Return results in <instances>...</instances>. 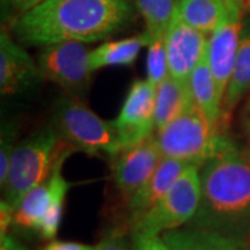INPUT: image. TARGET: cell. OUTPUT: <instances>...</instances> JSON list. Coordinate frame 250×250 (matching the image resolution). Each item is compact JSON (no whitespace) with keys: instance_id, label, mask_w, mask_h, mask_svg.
I'll list each match as a JSON object with an SVG mask.
<instances>
[{"instance_id":"1","label":"cell","mask_w":250,"mask_h":250,"mask_svg":"<svg viewBox=\"0 0 250 250\" xmlns=\"http://www.w3.org/2000/svg\"><path fill=\"white\" fill-rule=\"evenodd\" d=\"M200 203L188 227L250 238V150L221 136L200 167Z\"/></svg>"},{"instance_id":"2","label":"cell","mask_w":250,"mask_h":250,"mask_svg":"<svg viewBox=\"0 0 250 250\" xmlns=\"http://www.w3.org/2000/svg\"><path fill=\"white\" fill-rule=\"evenodd\" d=\"M134 6V0H45L17 18L14 34L34 46L99 42L132 20Z\"/></svg>"},{"instance_id":"3","label":"cell","mask_w":250,"mask_h":250,"mask_svg":"<svg viewBox=\"0 0 250 250\" xmlns=\"http://www.w3.org/2000/svg\"><path fill=\"white\" fill-rule=\"evenodd\" d=\"M59 132L46 125L16 145L9 174L3 185L4 200L17 210L29 190L42 184L53 168L59 154Z\"/></svg>"},{"instance_id":"4","label":"cell","mask_w":250,"mask_h":250,"mask_svg":"<svg viewBox=\"0 0 250 250\" xmlns=\"http://www.w3.org/2000/svg\"><path fill=\"white\" fill-rule=\"evenodd\" d=\"M53 123L59 136L75 150L90 156L108 154L111 157L121 152L114 121H104L78 99H59L54 104Z\"/></svg>"},{"instance_id":"5","label":"cell","mask_w":250,"mask_h":250,"mask_svg":"<svg viewBox=\"0 0 250 250\" xmlns=\"http://www.w3.org/2000/svg\"><path fill=\"white\" fill-rule=\"evenodd\" d=\"M223 135L192 103L171 123L156 131L154 139L164 159L202 167L215 152Z\"/></svg>"},{"instance_id":"6","label":"cell","mask_w":250,"mask_h":250,"mask_svg":"<svg viewBox=\"0 0 250 250\" xmlns=\"http://www.w3.org/2000/svg\"><path fill=\"white\" fill-rule=\"evenodd\" d=\"M200 192V167L188 166L167 193L131 224V231L160 235L189 224L196 214Z\"/></svg>"},{"instance_id":"7","label":"cell","mask_w":250,"mask_h":250,"mask_svg":"<svg viewBox=\"0 0 250 250\" xmlns=\"http://www.w3.org/2000/svg\"><path fill=\"white\" fill-rule=\"evenodd\" d=\"M89 54L81 42L47 45L39 54L38 67L45 80L57 83L68 95H75L89 85L92 75Z\"/></svg>"},{"instance_id":"8","label":"cell","mask_w":250,"mask_h":250,"mask_svg":"<svg viewBox=\"0 0 250 250\" xmlns=\"http://www.w3.org/2000/svg\"><path fill=\"white\" fill-rule=\"evenodd\" d=\"M154 110L156 86L147 80L134 81L114 121L121 150L152 138L156 131Z\"/></svg>"},{"instance_id":"9","label":"cell","mask_w":250,"mask_h":250,"mask_svg":"<svg viewBox=\"0 0 250 250\" xmlns=\"http://www.w3.org/2000/svg\"><path fill=\"white\" fill-rule=\"evenodd\" d=\"M242 11L243 7L228 1L227 14L221 24L210 34L207 43V60L223 100L236 62L243 24Z\"/></svg>"},{"instance_id":"10","label":"cell","mask_w":250,"mask_h":250,"mask_svg":"<svg viewBox=\"0 0 250 250\" xmlns=\"http://www.w3.org/2000/svg\"><path fill=\"white\" fill-rule=\"evenodd\" d=\"M163 160L154 136L123 149L114 156L111 164V177L117 190L128 203L134 193L150 178Z\"/></svg>"},{"instance_id":"11","label":"cell","mask_w":250,"mask_h":250,"mask_svg":"<svg viewBox=\"0 0 250 250\" xmlns=\"http://www.w3.org/2000/svg\"><path fill=\"white\" fill-rule=\"evenodd\" d=\"M208 38L188 25L177 11L166 32V49L171 77L188 83L190 74L207 52Z\"/></svg>"},{"instance_id":"12","label":"cell","mask_w":250,"mask_h":250,"mask_svg":"<svg viewBox=\"0 0 250 250\" xmlns=\"http://www.w3.org/2000/svg\"><path fill=\"white\" fill-rule=\"evenodd\" d=\"M42 74L31 56L17 45L7 32L0 35V90L3 95H16L36 86Z\"/></svg>"},{"instance_id":"13","label":"cell","mask_w":250,"mask_h":250,"mask_svg":"<svg viewBox=\"0 0 250 250\" xmlns=\"http://www.w3.org/2000/svg\"><path fill=\"white\" fill-rule=\"evenodd\" d=\"M75 149L64 145L62 150L59 152L56 161L53 164V168L50 171L49 177L35 187L32 190H29L27 196L22 199V202L17 207L14 213V223L13 225L18 229L24 231H35L38 232L39 225L42 223L49 206L52 203V199L54 196V192L57 189V185L62 178V164L68 159V156Z\"/></svg>"},{"instance_id":"14","label":"cell","mask_w":250,"mask_h":250,"mask_svg":"<svg viewBox=\"0 0 250 250\" xmlns=\"http://www.w3.org/2000/svg\"><path fill=\"white\" fill-rule=\"evenodd\" d=\"M189 164L174 159H164L160 161L150 178L139 188L126 203V210L129 214V224L138 220L141 215L149 211L161 197L167 193L172 187L179 174L187 168Z\"/></svg>"},{"instance_id":"15","label":"cell","mask_w":250,"mask_h":250,"mask_svg":"<svg viewBox=\"0 0 250 250\" xmlns=\"http://www.w3.org/2000/svg\"><path fill=\"white\" fill-rule=\"evenodd\" d=\"M250 89V16L243 17L236 62L223 100L221 123L227 126L235 107Z\"/></svg>"},{"instance_id":"16","label":"cell","mask_w":250,"mask_h":250,"mask_svg":"<svg viewBox=\"0 0 250 250\" xmlns=\"http://www.w3.org/2000/svg\"><path fill=\"white\" fill-rule=\"evenodd\" d=\"M192 103L203 111L211 124L218 126L223 113V98L217 88L213 72L207 60V52L188 80Z\"/></svg>"},{"instance_id":"17","label":"cell","mask_w":250,"mask_h":250,"mask_svg":"<svg viewBox=\"0 0 250 250\" xmlns=\"http://www.w3.org/2000/svg\"><path fill=\"white\" fill-rule=\"evenodd\" d=\"M172 250H250L249 242L233 236L188 227L163 233Z\"/></svg>"},{"instance_id":"18","label":"cell","mask_w":250,"mask_h":250,"mask_svg":"<svg viewBox=\"0 0 250 250\" xmlns=\"http://www.w3.org/2000/svg\"><path fill=\"white\" fill-rule=\"evenodd\" d=\"M149 38L146 32L121 41H110L98 46L89 54L92 72L118 65H132L139 52L147 46Z\"/></svg>"},{"instance_id":"19","label":"cell","mask_w":250,"mask_h":250,"mask_svg":"<svg viewBox=\"0 0 250 250\" xmlns=\"http://www.w3.org/2000/svg\"><path fill=\"white\" fill-rule=\"evenodd\" d=\"M192 104L188 83L168 75L160 85L156 86V110L154 123L156 131L171 123Z\"/></svg>"},{"instance_id":"20","label":"cell","mask_w":250,"mask_h":250,"mask_svg":"<svg viewBox=\"0 0 250 250\" xmlns=\"http://www.w3.org/2000/svg\"><path fill=\"white\" fill-rule=\"evenodd\" d=\"M227 10V0H178L175 11L188 25L208 35L221 24Z\"/></svg>"},{"instance_id":"21","label":"cell","mask_w":250,"mask_h":250,"mask_svg":"<svg viewBox=\"0 0 250 250\" xmlns=\"http://www.w3.org/2000/svg\"><path fill=\"white\" fill-rule=\"evenodd\" d=\"M135 6L146 24V35H166L177 9V0H135Z\"/></svg>"},{"instance_id":"22","label":"cell","mask_w":250,"mask_h":250,"mask_svg":"<svg viewBox=\"0 0 250 250\" xmlns=\"http://www.w3.org/2000/svg\"><path fill=\"white\" fill-rule=\"evenodd\" d=\"M71 188V184L64 178L60 179L57 189L54 192V196L52 199V203L49 206L47 211H46L45 217L42 220V223L39 225L38 233L41 235L42 239L46 241H53L54 236L59 232L60 224H62V213H64V202H65V196L68 193Z\"/></svg>"},{"instance_id":"23","label":"cell","mask_w":250,"mask_h":250,"mask_svg":"<svg viewBox=\"0 0 250 250\" xmlns=\"http://www.w3.org/2000/svg\"><path fill=\"white\" fill-rule=\"evenodd\" d=\"M146 47H147V57H146L147 77H146V80L153 83L154 86H157L170 75L167 49H166V35L149 38Z\"/></svg>"},{"instance_id":"24","label":"cell","mask_w":250,"mask_h":250,"mask_svg":"<svg viewBox=\"0 0 250 250\" xmlns=\"http://www.w3.org/2000/svg\"><path fill=\"white\" fill-rule=\"evenodd\" d=\"M14 141H16V131L14 126L10 124L3 125L1 128V141H0V185L3 187L7 174H9L11 156L14 152Z\"/></svg>"},{"instance_id":"25","label":"cell","mask_w":250,"mask_h":250,"mask_svg":"<svg viewBox=\"0 0 250 250\" xmlns=\"http://www.w3.org/2000/svg\"><path fill=\"white\" fill-rule=\"evenodd\" d=\"M132 248L131 250H172L164 238L156 233L131 231Z\"/></svg>"},{"instance_id":"26","label":"cell","mask_w":250,"mask_h":250,"mask_svg":"<svg viewBox=\"0 0 250 250\" xmlns=\"http://www.w3.org/2000/svg\"><path fill=\"white\" fill-rule=\"evenodd\" d=\"M98 250H129V243L124 229L118 227L108 229L99 242Z\"/></svg>"},{"instance_id":"27","label":"cell","mask_w":250,"mask_h":250,"mask_svg":"<svg viewBox=\"0 0 250 250\" xmlns=\"http://www.w3.org/2000/svg\"><path fill=\"white\" fill-rule=\"evenodd\" d=\"M42 250H98V245H85L70 241H49Z\"/></svg>"},{"instance_id":"28","label":"cell","mask_w":250,"mask_h":250,"mask_svg":"<svg viewBox=\"0 0 250 250\" xmlns=\"http://www.w3.org/2000/svg\"><path fill=\"white\" fill-rule=\"evenodd\" d=\"M14 213H16L14 207L3 199L0 203V235L7 233L10 225H13Z\"/></svg>"},{"instance_id":"29","label":"cell","mask_w":250,"mask_h":250,"mask_svg":"<svg viewBox=\"0 0 250 250\" xmlns=\"http://www.w3.org/2000/svg\"><path fill=\"white\" fill-rule=\"evenodd\" d=\"M7 1L13 9L20 13V16H22L32 9H35L36 6H39L45 0H7Z\"/></svg>"},{"instance_id":"30","label":"cell","mask_w":250,"mask_h":250,"mask_svg":"<svg viewBox=\"0 0 250 250\" xmlns=\"http://www.w3.org/2000/svg\"><path fill=\"white\" fill-rule=\"evenodd\" d=\"M0 250H28V248H25L17 239H14L13 236L4 233L0 235Z\"/></svg>"},{"instance_id":"31","label":"cell","mask_w":250,"mask_h":250,"mask_svg":"<svg viewBox=\"0 0 250 250\" xmlns=\"http://www.w3.org/2000/svg\"><path fill=\"white\" fill-rule=\"evenodd\" d=\"M242 126H243V134L246 136V141H248L250 150V98L246 102L243 113H242Z\"/></svg>"},{"instance_id":"32","label":"cell","mask_w":250,"mask_h":250,"mask_svg":"<svg viewBox=\"0 0 250 250\" xmlns=\"http://www.w3.org/2000/svg\"><path fill=\"white\" fill-rule=\"evenodd\" d=\"M227 1H231L233 4H238V6H241V7H245V6L249 4L250 0H227Z\"/></svg>"},{"instance_id":"33","label":"cell","mask_w":250,"mask_h":250,"mask_svg":"<svg viewBox=\"0 0 250 250\" xmlns=\"http://www.w3.org/2000/svg\"><path fill=\"white\" fill-rule=\"evenodd\" d=\"M248 6H249V7H250V1H249V4H248Z\"/></svg>"},{"instance_id":"34","label":"cell","mask_w":250,"mask_h":250,"mask_svg":"<svg viewBox=\"0 0 250 250\" xmlns=\"http://www.w3.org/2000/svg\"><path fill=\"white\" fill-rule=\"evenodd\" d=\"M249 245H250V241H249Z\"/></svg>"}]
</instances>
